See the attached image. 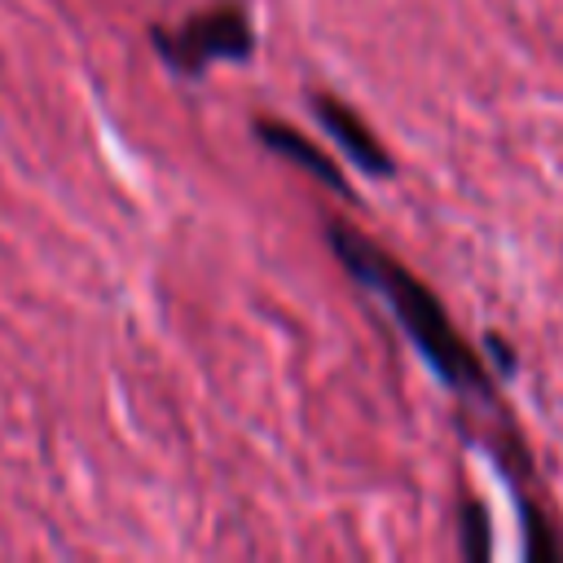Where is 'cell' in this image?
<instances>
[{
	"mask_svg": "<svg viewBox=\"0 0 563 563\" xmlns=\"http://www.w3.org/2000/svg\"><path fill=\"white\" fill-rule=\"evenodd\" d=\"M154 48L180 75H202L211 62L246 57L255 48V35L238 4H216L185 18L180 26H154Z\"/></svg>",
	"mask_w": 563,
	"mask_h": 563,
	"instance_id": "obj_2",
	"label": "cell"
},
{
	"mask_svg": "<svg viewBox=\"0 0 563 563\" xmlns=\"http://www.w3.org/2000/svg\"><path fill=\"white\" fill-rule=\"evenodd\" d=\"M317 119L325 123V132L365 167V172H378V176H387L391 172V158L383 154V145H378V136L343 106V101H334V97H317Z\"/></svg>",
	"mask_w": 563,
	"mask_h": 563,
	"instance_id": "obj_3",
	"label": "cell"
},
{
	"mask_svg": "<svg viewBox=\"0 0 563 563\" xmlns=\"http://www.w3.org/2000/svg\"><path fill=\"white\" fill-rule=\"evenodd\" d=\"M260 136L277 150V154H286V158H295V163H303L317 180H325V185H339V172H334V163L330 158H321L312 145H303V136H295L290 128H282V123H260Z\"/></svg>",
	"mask_w": 563,
	"mask_h": 563,
	"instance_id": "obj_4",
	"label": "cell"
},
{
	"mask_svg": "<svg viewBox=\"0 0 563 563\" xmlns=\"http://www.w3.org/2000/svg\"><path fill=\"white\" fill-rule=\"evenodd\" d=\"M330 242H334L339 260H343L365 286H374V290L387 299V308L396 312V321L405 325V334L418 343V352L435 365V374H444V378H449L453 387H462V391H488V374H484V365H479V352L453 330L444 303H440L405 264H396L383 246H374L369 238H361V233H352V229H343V224L330 229Z\"/></svg>",
	"mask_w": 563,
	"mask_h": 563,
	"instance_id": "obj_1",
	"label": "cell"
}]
</instances>
